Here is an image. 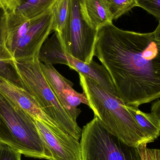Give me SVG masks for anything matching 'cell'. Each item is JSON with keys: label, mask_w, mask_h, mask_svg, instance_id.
Segmentation results:
<instances>
[{"label": "cell", "mask_w": 160, "mask_h": 160, "mask_svg": "<svg viewBox=\"0 0 160 160\" xmlns=\"http://www.w3.org/2000/svg\"><path fill=\"white\" fill-rule=\"evenodd\" d=\"M94 56L108 70L126 105L138 107L160 98V47L153 32L105 24L98 29Z\"/></svg>", "instance_id": "cell-1"}, {"label": "cell", "mask_w": 160, "mask_h": 160, "mask_svg": "<svg viewBox=\"0 0 160 160\" xmlns=\"http://www.w3.org/2000/svg\"><path fill=\"white\" fill-rule=\"evenodd\" d=\"M79 75L88 106L102 127L130 146L148 144L146 138L124 102L93 80L80 73Z\"/></svg>", "instance_id": "cell-2"}, {"label": "cell", "mask_w": 160, "mask_h": 160, "mask_svg": "<svg viewBox=\"0 0 160 160\" xmlns=\"http://www.w3.org/2000/svg\"><path fill=\"white\" fill-rule=\"evenodd\" d=\"M0 142L27 157L51 160L35 119L0 92Z\"/></svg>", "instance_id": "cell-3"}, {"label": "cell", "mask_w": 160, "mask_h": 160, "mask_svg": "<svg viewBox=\"0 0 160 160\" xmlns=\"http://www.w3.org/2000/svg\"><path fill=\"white\" fill-rule=\"evenodd\" d=\"M16 66L23 88L63 130L79 141L82 130L60 103L42 72L38 57L26 62H16Z\"/></svg>", "instance_id": "cell-4"}, {"label": "cell", "mask_w": 160, "mask_h": 160, "mask_svg": "<svg viewBox=\"0 0 160 160\" xmlns=\"http://www.w3.org/2000/svg\"><path fill=\"white\" fill-rule=\"evenodd\" d=\"M98 32L87 16L83 0H70L67 21L59 34L66 52L78 60L90 63L95 54Z\"/></svg>", "instance_id": "cell-5"}, {"label": "cell", "mask_w": 160, "mask_h": 160, "mask_svg": "<svg viewBox=\"0 0 160 160\" xmlns=\"http://www.w3.org/2000/svg\"><path fill=\"white\" fill-rule=\"evenodd\" d=\"M80 142L82 160H142L137 148L111 134L95 117L83 128Z\"/></svg>", "instance_id": "cell-6"}, {"label": "cell", "mask_w": 160, "mask_h": 160, "mask_svg": "<svg viewBox=\"0 0 160 160\" xmlns=\"http://www.w3.org/2000/svg\"><path fill=\"white\" fill-rule=\"evenodd\" d=\"M52 8L43 15L31 19L29 29L11 52L17 62H23L38 57L45 40L52 32Z\"/></svg>", "instance_id": "cell-7"}, {"label": "cell", "mask_w": 160, "mask_h": 160, "mask_svg": "<svg viewBox=\"0 0 160 160\" xmlns=\"http://www.w3.org/2000/svg\"><path fill=\"white\" fill-rule=\"evenodd\" d=\"M40 66L46 80L58 98L62 106L75 122L81 113L78 106L81 103L88 105V102L84 93H80L73 88V83L60 74L52 65Z\"/></svg>", "instance_id": "cell-8"}, {"label": "cell", "mask_w": 160, "mask_h": 160, "mask_svg": "<svg viewBox=\"0 0 160 160\" xmlns=\"http://www.w3.org/2000/svg\"><path fill=\"white\" fill-rule=\"evenodd\" d=\"M35 119L40 136L52 155L51 160H82L81 142L63 130H55Z\"/></svg>", "instance_id": "cell-9"}, {"label": "cell", "mask_w": 160, "mask_h": 160, "mask_svg": "<svg viewBox=\"0 0 160 160\" xmlns=\"http://www.w3.org/2000/svg\"><path fill=\"white\" fill-rule=\"evenodd\" d=\"M0 92L35 119L42 121L53 129H62L44 112L34 98L24 88L0 78Z\"/></svg>", "instance_id": "cell-10"}, {"label": "cell", "mask_w": 160, "mask_h": 160, "mask_svg": "<svg viewBox=\"0 0 160 160\" xmlns=\"http://www.w3.org/2000/svg\"><path fill=\"white\" fill-rule=\"evenodd\" d=\"M68 66L73 70L96 82L105 90L118 96L115 87L108 70L103 65L98 64L92 61L86 63L78 60L67 53Z\"/></svg>", "instance_id": "cell-11"}, {"label": "cell", "mask_w": 160, "mask_h": 160, "mask_svg": "<svg viewBox=\"0 0 160 160\" xmlns=\"http://www.w3.org/2000/svg\"><path fill=\"white\" fill-rule=\"evenodd\" d=\"M38 61L46 65L60 64L68 66L67 52L64 49L60 38L57 32L50 38H48L41 47L38 53Z\"/></svg>", "instance_id": "cell-12"}, {"label": "cell", "mask_w": 160, "mask_h": 160, "mask_svg": "<svg viewBox=\"0 0 160 160\" xmlns=\"http://www.w3.org/2000/svg\"><path fill=\"white\" fill-rule=\"evenodd\" d=\"M127 109L133 116L148 143L153 142L160 136V120L152 113L142 112L135 106L126 105Z\"/></svg>", "instance_id": "cell-13"}, {"label": "cell", "mask_w": 160, "mask_h": 160, "mask_svg": "<svg viewBox=\"0 0 160 160\" xmlns=\"http://www.w3.org/2000/svg\"><path fill=\"white\" fill-rule=\"evenodd\" d=\"M87 16L92 26L97 29L112 23V20L103 0H83Z\"/></svg>", "instance_id": "cell-14"}, {"label": "cell", "mask_w": 160, "mask_h": 160, "mask_svg": "<svg viewBox=\"0 0 160 160\" xmlns=\"http://www.w3.org/2000/svg\"><path fill=\"white\" fill-rule=\"evenodd\" d=\"M0 78L23 88L16 62L4 45L0 44Z\"/></svg>", "instance_id": "cell-15"}, {"label": "cell", "mask_w": 160, "mask_h": 160, "mask_svg": "<svg viewBox=\"0 0 160 160\" xmlns=\"http://www.w3.org/2000/svg\"><path fill=\"white\" fill-rule=\"evenodd\" d=\"M57 0H20L15 13L28 19L43 15L52 8Z\"/></svg>", "instance_id": "cell-16"}, {"label": "cell", "mask_w": 160, "mask_h": 160, "mask_svg": "<svg viewBox=\"0 0 160 160\" xmlns=\"http://www.w3.org/2000/svg\"><path fill=\"white\" fill-rule=\"evenodd\" d=\"M70 0H57L52 8V32L61 33L66 23L70 8Z\"/></svg>", "instance_id": "cell-17"}, {"label": "cell", "mask_w": 160, "mask_h": 160, "mask_svg": "<svg viewBox=\"0 0 160 160\" xmlns=\"http://www.w3.org/2000/svg\"><path fill=\"white\" fill-rule=\"evenodd\" d=\"M112 20L138 6L136 0H103Z\"/></svg>", "instance_id": "cell-18"}, {"label": "cell", "mask_w": 160, "mask_h": 160, "mask_svg": "<svg viewBox=\"0 0 160 160\" xmlns=\"http://www.w3.org/2000/svg\"><path fill=\"white\" fill-rule=\"evenodd\" d=\"M137 5L155 17L160 22V0H136Z\"/></svg>", "instance_id": "cell-19"}, {"label": "cell", "mask_w": 160, "mask_h": 160, "mask_svg": "<svg viewBox=\"0 0 160 160\" xmlns=\"http://www.w3.org/2000/svg\"><path fill=\"white\" fill-rule=\"evenodd\" d=\"M142 160H160V149L147 147V144H142L136 147Z\"/></svg>", "instance_id": "cell-20"}, {"label": "cell", "mask_w": 160, "mask_h": 160, "mask_svg": "<svg viewBox=\"0 0 160 160\" xmlns=\"http://www.w3.org/2000/svg\"><path fill=\"white\" fill-rule=\"evenodd\" d=\"M20 153L0 142V160H21Z\"/></svg>", "instance_id": "cell-21"}, {"label": "cell", "mask_w": 160, "mask_h": 160, "mask_svg": "<svg viewBox=\"0 0 160 160\" xmlns=\"http://www.w3.org/2000/svg\"><path fill=\"white\" fill-rule=\"evenodd\" d=\"M20 0H0V9L4 13L15 12Z\"/></svg>", "instance_id": "cell-22"}, {"label": "cell", "mask_w": 160, "mask_h": 160, "mask_svg": "<svg viewBox=\"0 0 160 160\" xmlns=\"http://www.w3.org/2000/svg\"><path fill=\"white\" fill-rule=\"evenodd\" d=\"M151 112L160 120V99L158 100L152 104Z\"/></svg>", "instance_id": "cell-23"}, {"label": "cell", "mask_w": 160, "mask_h": 160, "mask_svg": "<svg viewBox=\"0 0 160 160\" xmlns=\"http://www.w3.org/2000/svg\"><path fill=\"white\" fill-rule=\"evenodd\" d=\"M153 32L155 41L160 47V22H159L158 25Z\"/></svg>", "instance_id": "cell-24"}, {"label": "cell", "mask_w": 160, "mask_h": 160, "mask_svg": "<svg viewBox=\"0 0 160 160\" xmlns=\"http://www.w3.org/2000/svg\"><path fill=\"white\" fill-rule=\"evenodd\" d=\"M1 18V16H0ZM0 44L3 45V41L2 36V29H1V20H0Z\"/></svg>", "instance_id": "cell-25"}]
</instances>
